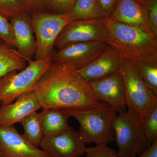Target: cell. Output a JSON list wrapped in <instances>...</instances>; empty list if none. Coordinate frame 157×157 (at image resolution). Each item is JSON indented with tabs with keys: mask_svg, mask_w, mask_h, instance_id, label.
Returning <instances> with one entry per match:
<instances>
[{
	"mask_svg": "<svg viewBox=\"0 0 157 157\" xmlns=\"http://www.w3.org/2000/svg\"><path fill=\"white\" fill-rule=\"evenodd\" d=\"M33 92L42 109H85L103 104L77 70L52 61L40 76Z\"/></svg>",
	"mask_w": 157,
	"mask_h": 157,
	"instance_id": "1",
	"label": "cell"
},
{
	"mask_svg": "<svg viewBox=\"0 0 157 157\" xmlns=\"http://www.w3.org/2000/svg\"><path fill=\"white\" fill-rule=\"evenodd\" d=\"M109 32L107 43L124 60L132 63L157 64V37L141 29L103 18Z\"/></svg>",
	"mask_w": 157,
	"mask_h": 157,
	"instance_id": "2",
	"label": "cell"
},
{
	"mask_svg": "<svg viewBox=\"0 0 157 157\" xmlns=\"http://www.w3.org/2000/svg\"><path fill=\"white\" fill-rule=\"evenodd\" d=\"M63 110L78 121V132L86 144H107L115 141L113 121L117 113L110 106L102 104L94 108Z\"/></svg>",
	"mask_w": 157,
	"mask_h": 157,
	"instance_id": "3",
	"label": "cell"
},
{
	"mask_svg": "<svg viewBox=\"0 0 157 157\" xmlns=\"http://www.w3.org/2000/svg\"><path fill=\"white\" fill-rule=\"evenodd\" d=\"M113 128L119 157H136L147 148L143 118L135 110L117 114Z\"/></svg>",
	"mask_w": 157,
	"mask_h": 157,
	"instance_id": "4",
	"label": "cell"
},
{
	"mask_svg": "<svg viewBox=\"0 0 157 157\" xmlns=\"http://www.w3.org/2000/svg\"><path fill=\"white\" fill-rule=\"evenodd\" d=\"M54 51L46 57L32 60L24 70L7 73L0 77V105L13 103L19 96L34 91L40 76L52 62Z\"/></svg>",
	"mask_w": 157,
	"mask_h": 157,
	"instance_id": "5",
	"label": "cell"
},
{
	"mask_svg": "<svg viewBox=\"0 0 157 157\" xmlns=\"http://www.w3.org/2000/svg\"><path fill=\"white\" fill-rule=\"evenodd\" d=\"M31 21L36 47L34 59L38 60L53 52L59 34L72 20L68 14L45 11L32 12Z\"/></svg>",
	"mask_w": 157,
	"mask_h": 157,
	"instance_id": "6",
	"label": "cell"
},
{
	"mask_svg": "<svg viewBox=\"0 0 157 157\" xmlns=\"http://www.w3.org/2000/svg\"><path fill=\"white\" fill-rule=\"evenodd\" d=\"M125 84L127 109H131L142 117L152 105L157 97L149 88L132 63L124 60L121 69Z\"/></svg>",
	"mask_w": 157,
	"mask_h": 157,
	"instance_id": "7",
	"label": "cell"
},
{
	"mask_svg": "<svg viewBox=\"0 0 157 157\" xmlns=\"http://www.w3.org/2000/svg\"><path fill=\"white\" fill-rule=\"evenodd\" d=\"M109 32L103 19L75 20L63 29L57 38L55 48L57 50L70 43L101 41L107 42Z\"/></svg>",
	"mask_w": 157,
	"mask_h": 157,
	"instance_id": "8",
	"label": "cell"
},
{
	"mask_svg": "<svg viewBox=\"0 0 157 157\" xmlns=\"http://www.w3.org/2000/svg\"><path fill=\"white\" fill-rule=\"evenodd\" d=\"M108 46L107 42L101 41L70 43L56 51L52 61L78 70L94 61Z\"/></svg>",
	"mask_w": 157,
	"mask_h": 157,
	"instance_id": "9",
	"label": "cell"
},
{
	"mask_svg": "<svg viewBox=\"0 0 157 157\" xmlns=\"http://www.w3.org/2000/svg\"><path fill=\"white\" fill-rule=\"evenodd\" d=\"M79 132L72 127L54 135L44 136L39 147L50 157H80L86 147Z\"/></svg>",
	"mask_w": 157,
	"mask_h": 157,
	"instance_id": "10",
	"label": "cell"
},
{
	"mask_svg": "<svg viewBox=\"0 0 157 157\" xmlns=\"http://www.w3.org/2000/svg\"><path fill=\"white\" fill-rule=\"evenodd\" d=\"M89 83L99 101L106 102L117 114L126 111L124 81L121 70Z\"/></svg>",
	"mask_w": 157,
	"mask_h": 157,
	"instance_id": "11",
	"label": "cell"
},
{
	"mask_svg": "<svg viewBox=\"0 0 157 157\" xmlns=\"http://www.w3.org/2000/svg\"><path fill=\"white\" fill-rule=\"evenodd\" d=\"M0 157H50L30 144L14 125L0 126Z\"/></svg>",
	"mask_w": 157,
	"mask_h": 157,
	"instance_id": "12",
	"label": "cell"
},
{
	"mask_svg": "<svg viewBox=\"0 0 157 157\" xmlns=\"http://www.w3.org/2000/svg\"><path fill=\"white\" fill-rule=\"evenodd\" d=\"M124 60L114 48H108L94 61L82 69L78 73L88 82L106 77L122 67Z\"/></svg>",
	"mask_w": 157,
	"mask_h": 157,
	"instance_id": "13",
	"label": "cell"
},
{
	"mask_svg": "<svg viewBox=\"0 0 157 157\" xmlns=\"http://www.w3.org/2000/svg\"><path fill=\"white\" fill-rule=\"evenodd\" d=\"M109 18L116 22L136 27L157 37L152 30L146 7L137 0H118Z\"/></svg>",
	"mask_w": 157,
	"mask_h": 157,
	"instance_id": "14",
	"label": "cell"
},
{
	"mask_svg": "<svg viewBox=\"0 0 157 157\" xmlns=\"http://www.w3.org/2000/svg\"><path fill=\"white\" fill-rule=\"evenodd\" d=\"M16 42L18 53L28 62L33 60L36 52V41L31 21V13L22 12L9 18Z\"/></svg>",
	"mask_w": 157,
	"mask_h": 157,
	"instance_id": "15",
	"label": "cell"
},
{
	"mask_svg": "<svg viewBox=\"0 0 157 157\" xmlns=\"http://www.w3.org/2000/svg\"><path fill=\"white\" fill-rule=\"evenodd\" d=\"M40 109L42 106L34 92L24 94L11 104L0 106V126L14 125Z\"/></svg>",
	"mask_w": 157,
	"mask_h": 157,
	"instance_id": "16",
	"label": "cell"
},
{
	"mask_svg": "<svg viewBox=\"0 0 157 157\" xmlns=\"http://www.w3.org/2000/svg\"><path fill=\"white\" fill-rule=\"evenodd\" d=\"M42 109L39 116L44 136L57 134L69 128L68 121L70 117L63 109L52 108Z\"/></svg>",
	"mask_w": 157,
	"mask_h": 157,
	"instance_id": "17",
	"label": "cell"
},
{
	"mask_svg": "<svg viewBox=\"0 0 157 157\" xmlns=\"http://www.w3.org/2000/svg\"><path fill=\"white\" fill-rule=\"evenodd\" d=\"M27 63L16 48L0 40V77L13 71L24 70Z\"/></svg>",
	"mask_w": 157,
	"mask_h": 157,
	"instance_id": "18",
	"label": "cell"
},
{
	"mask_svg": "<svg viewBox=\"0 0 157 157\" xmlns=\"http://www.w3.org/2000/svg\"><path fill=\"white\" fill-rule=\"evenodd\" d=\"M68 14L72 21L105 18L102 9L97 0H76Z\"/></svg>",
	"mask_w": 157,
	"mask_h": 157,
	"instance_id": "19",
	"label": "cell"
},
{
	"mask_svg": "<svg viewBox=\"0 0 157 157\" xmlns=\"http://www.w3.org/2000/svg\"><path fill=\"white\" fill-rule=\"evenodd\" d=\"M24 128L22 136L33 146L39 148L44 135L42 132L39 113L34 112L21 121Z\"/></svg>",
	"mask_w": 157,
	"mask_h": 157,
	"instance_id": "20",
	"label": "cell"
},
{
	"mask_svg": "<svg viewBox=\"0 0 157 157\" xmlns=\"http://www.w3.org/2000/svg\"><path fill=\"white\" fill-rule=\"evenodd\" d=\"M147 148L157 140V103L148 109L143 117Z\"/></svg>",
	"mask_w": 157,
	"mask_h": 157,
	"instance_id": "21",
	"label": "cell"
},
{
	"mask_svg": "<svg viewBox=\"0 0 157 157\" xmlns=\"http://www.w3.org/2000/svg\"><path fill=\"white\" fill-rule=\"evenodd\" d=\"M24 12L31 13L29 0H0V14L8 19Z\"/></svg>",
	"mask_w": 157,
	"mask_h": 157,
	"instance_id": "22",
	"label": "cell"
},
{
	"mask_svg": "<svg viewBox=\"0 0 157 157\" xmlns=\"http://www.w3.org/2000/svg\"><path fill=\"white\" fill-rule=\"evenodd\" d=\"M133 64L149 88L157 97V64L145 63Z\"/></svg>",
	"mask_w": 157,
	"mask_h": 157,
	"instance_id": "23",
	"label": "cell"
},
{
	"mask_svg": "<svg viewBox=\"0 0 157 157\" xmlns=\"http://www.w3.org/2000/svg\"><path fill=\"white\" fill-rule=\"evenodd\" d=\"M9 19L0 14V40L9 47L16 46L14 29Z\"/></svg>",
	"mask_w": 157,
	"mask_h": 157,
	"instance_id": "24",
	"label": "cell"
},
{
	"mask_svg": "<svg viewBox=\"0 0 157 157\" xmlns=\"http://www.w3.org/2000/svg\"><path fill=\"white\" fill-rule=\"evenodd\" d=\"M86 157H119L117 152L110 148L107 144H96L93 147H86Z\"/></svg>",
	"mask_w": 157,
	"mask_h": 157,
	"instance_id": "25",
	"label": "cell"
},
{
	"mask_svg": "<svg viewBox=\"0 0 157 157\" xmlns=\"http://www.w3.org/2000/svg\"><path fill=\"white\" fill-rule=\"evenodd\" d=\"M76 0H53L47 11L59 14H68Z\"/></svg>",
	"mask_w": 157,
	"mask_h": 157,
	"instance_id": "26",
	"label": "cell"
},
{
	"mask_svg": "<svg viewBox=\"0 0 157 157\" xmlns=\"http://www.w3.org/2000/svg\"><path fill=\"white\" fill-rule=\"evenodd\" d=\"M145 7L152 30L157 37V0H146Z\"/></svg>",
	"mask_w": 157,
	"mask_h": 157,
	"instance_id": "27",
	"label": "cell"
},
{
	"mask_svg": "<svg viewBox=\"0 0 157 157\" xmlns=\"http://www.w3.org/2000/svg\"><path fill=\"white\" fill-rule=\"evenodd\" d=\"M105 17H110L115 9L118 0H97Z\"/></svg>",
	"mask_w": 157,
	"mask_h": 157,
	"instance_id": "28",
	"label": "cell"
},
{
	"mask_svg": "<svg viewBox=\"0 0 157 157\" xmlns=\"http://www.w3.org/2000/svg\"><path fill=\"white\" fill-rule=\"evenodd\" d=\"M31 13L37 11H47L53 0H29Z\"/></svg>",
	"mask_w": 157,
	"mask_h": 157,
	"instance_id": "29",
	"label": "cell"
},
{
	"mask_svg": "<svg viewBox=\"0 0 157 157\" xmlns=\"http://www.w3.org/2000/svg\"><path fill=\"white\" fill-rule=\"evenodd\" d=\"M136 157H157V140L141 154Z\"/></svg>",
	"mask_w": 157,
	"mask_h": 157,
	"instance_id": "30",
	"label": "cell"
},
{
	"mask_svg": "<svg viewBox=\"0 0 157 157\" xmlns=\"http://www.w3.org/2000/svg\"><path fill=\"white\" fill-rule=\"evenodd\" d=\"M138 2L140 3L142 6L145 7V3H146V0H137Z\"/></svg>",
	"mask_w": 157,
	"mask_h": 157,
	"instance_id": "31",
	"label": "cell"
},
{
	"mask_svg": "<svg viewBox=\"0 0 157 157\" xmlns=\"http://www.w3.org/2000/svg\"><path fill=\"white\" fill-rule=\"evenodd\" d=\"M0 106H1V105H0Z\"/></svg>",
	"mask_w": 157,
	"mask_h": 157,
	"instance_id": "32",
	"label": "cell"
}]
</instances>
